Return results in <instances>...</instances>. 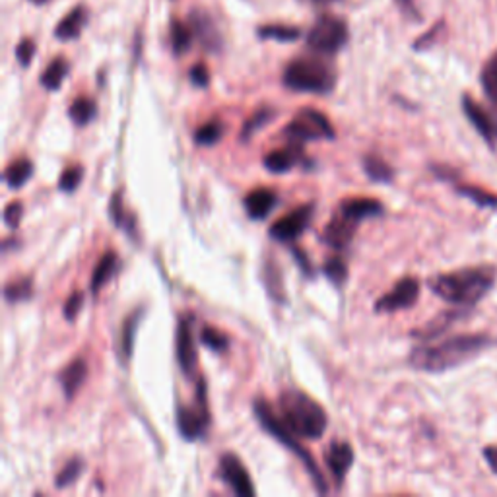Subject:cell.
I'll return each instance as SVG.
<instances>
[{
    "label": "cell",
    "instance_id": "cell-1",
    "mask_svg": "<svg viewBox=\"0 0 497 497\" xmlns=\"http://www.w3.org/2000/svg\"><path fill=\"white\" fill-rule=\"evenodd\" d=\"M492 344V336L484 333L457 335L439 344H427V346L416 348L410 354L408 362L414 369L441 373L473 360V357H476L480 352H484Z\"/></svg>",
    "mask_w": 497,
    "mask_h": 497
},
{
    "label": "cell",
    "instance_id": "cell-2",
    "mask_svg": "<svg viewBox=\"0 0 497 497\" xmlns=\"http://www.w3.org/2000/svg\"><path fill=\"white\" fill-rule=\"evenodd\" d=\"M497 268L492 265L468 267L445 274H437L430 280V289L443 301L464 309H473L486 297L495 284Z\"/></svg>",
    "mask_w": 497,
    "mask_h": 497
},
{
    "label": "cell",
    "instance_id": "cell-3",
    "mask_svg": "<svg viewBox=\"0 0 497 497\" xmlns=\"http://www.w3.org/2000/svg\"><path fill=\"white\" fill-rule=\"evenodd\" d=\"M280 416L299 439H321L328 424L323 406L299 389L280 395Z\"/></svg>",
    "mask_w": 497,
    "mask_h": 497
},
{
    "label": "cell",
    "instance_id": "cell-4",
    "mask_svg": "<svg viewBox=\"0 0 497 497\" xmlns=\"http://www.w3.org/2000/svg\"><path fill=\"white\" fill-rule=\"evenodd\" d=\"M323 57L325 54H315V57H301L289 63L284 71L286 88L317 95L333 92L336 86V71Z\"/></svg>",
    "mask_w": 497,
    "mask_h": 497
},
{
    "label": "cell",
    "instance_id": "cell-5",
    "mask_svg": "<svg viewBox=\"0 0 497 497\" xmlns=\"http://www.w3.org/2000/svg\"><path fill=\"white\" fill-rule=\"evenodd\" d=\"M255 414H257L260 425L265 427V430L270 435H274L276 439L280 441V443H284L289 451H292L294 454H297V457L301 459V463L306 464L307 473L311 474L313 484L317 486V490H319L321 493H325L328 490V486H326V480H325L323 473L319 471V466H317L315 459L311 457V453H307V449L299 443V437L284 424L282 416L280 418L276 416L274 410L270 408V404L267 403V400H262V398L255 400Z\"/></svg>",
    "mask_w": 497,
    "mask_h": 497
},
{
    "label": "cell",
    "instance_id": "cell-6",
    "mask_svg": "<svg viewBox=\"0 0 497 497\" xmlns=\"http://www.w3.org/2000/svg\"><path fill=\"white\" fill-rule=\"evenodd\" d=\"M348 24L336 16H321L311 27L307 35V45L317 54H336L348 44Z\"/></svg>",
    "mask_w": 497,
    "mask_h": 497
},
{
    "label": "cell",
    "instance_id": "cell-7",
    "mask_svg": "<svg viewBox=\"0 0 497 497\" xmlns=\"http://www.w3.org/2000/svg\"><path fill=\"white\" fill-rule=\"evenodd\" d=\"M284 134L294 142L309 141H333L335 129L328 117L317 109H301V112L287 122Z\"/></svg>",
    "mask_w": 497,
    "mask_h": 497
},
{
    "label": "cell",
    "instance_id": "cell-8",
    "mask_svg": "<svg viewBox=\"0 0 497 497\" xmlns=\"http://www.w3.org/2000/svg\"><path fill=\"white\" fill-rule=\"evenodd\" d=\"M210 414L206 406V389L204 383H199L197 391V406H181L177 412V425L179 432L187 441H195L204 435L206 427H209Z\"/></svg>",
    "mask_w": 497,
    "mask_h": 497
},
{
    "label": "cell",
    "instance_id": "cell-9",
    "mask_svg": "<svg viewBox=\"0 0 497 497\" xmlns=\"http://www.w3.org/2000/svg\"><path fill=\"white\" fill-rule=\"evenodd\" d=\"M313 216V204H303L299 209L287 212L278 222L270 226V238L276 241H294L297 239L303 231L307 229Z\"/></svg>",
    "mask_w": 497,
    "mask_h": 497
},
{
    "label": "cell",
    "instance_id": "cell-10",
    "mask_svg": "<svg viewBox=\"0 0 497 497\" xmlns=\"http://www.w3.org/2000/svg\"><path fill=\"white\" fill-rule=\"evenodd\" d=\"M420 297V282L416 278H403L396 282V286L391 289L389 294H385L377 303L375 311L377 313H395L400 309H408Z\"/></svg>",
    "mask_w": 497,
    "mask_h": 497
},
{
    "label": "cell",
    "instance_id": "cell-11",
    "mask_svg": "<svg viewBox=\"0 0 497 497\" xmlns=\"http://www.w3.org/2000/svg\"><path fill=\"white\" fill-rule=\"evenodd\" d=\"M461 103H463V112H464L466 119L471 121L476 132L484 138L490 148L497 150V121H495V117L490 112H486V109L482 107L474 98H471L468 93L463 95Z\"/></svg>",
    "mask_w": 497,
    "mask_h": 497
},
{
    "label": "cell",
    "instance_id": "cell-12",
    "mask_svg": "<svg viewBox=\"0 0 497 497\" xmlns=\"http://www.w3.org/2000/svg\"><path fill=\"white\" fill-rule=\"evenodd\" d=\"M177 362L181 365L185 375H195L197 365H199V356H197V344L195 335H192V317H183L177 326Z\"/></svg>",
    "mask_w": 497,
    "mask_h": 497
},
{
    "label": "cell",
    "instance_id": "cell-13",
    "mask_svg": "<svg viewBox=\"0 0 497 497\" xmlns=\"http://www.w3.org/2000/svg\"><path fill=\"white\" fill-rule=\"evenodd\" d=\"M219 476H222L226 484L238 495H241V497L255 495L253 480H251V476H248L243 463L236 457V454L228 453L222 459H219Z\"/></svg>",
    "mask_w": 497,
    "mask_h": 497
},
{
    "label": "cell",
    "instance_id": "cell-14",
    "mask_svg": "<svg viewBox=\"0 0 497 497\" xmlns=\"http://www.w3.org/2000/svg\"><path fill=\"white\" fill-rule=\"evenodd\" d=\"M357 224H360L357 219L350 218L348 214H344L342 210H336L333 219H330L328 226L325 228L323 239L335 248H346L354 239Z\"/></svg>",
    "mask_w": 497,
    "mask_h": 497
},
{
    "label": "cell",
    "instance_id": "cell-15",
    "mask_svg": "<svg viewBox=\"0 0 497 497\" xmlns=\"http://www.w3.org/2000/svg\"><path fill=\"white\" fill-rule=\"evenodd\" d=\"M325 463H326V468L330 471V474H333L335 480L340 484L344 476L348 474L350 466L354 463L352 445L346 443V441H336V443H333L326 449Z\"/></svg>",
    "mask_w": 497,
    "mask_h": 497
},
{
    "label": "cell",
    "instance_id": "cell-16",
    "mask_svg": "<svg viewBox=\"0 0 497 497\" xmlns=\"http://www.w3.org/2000/svg\"><path fill=\"white\" fill-rule=\"evenodd\" d=\"M303 148L299 142H294L289 146L272 150L270 154L265 158V168L272 173H287L289 170H294L296 165L303 160Z\"/></svg>",
    "mask_w": 497,
    "mask_h": 497
},
{
    "label": "cell",
    "instance_id": "cell-17",
    "mask_svg": "<svg viewBox=\"0 0 497 497\" xmlns=\"http://www.w3.org/2000/svg\"><path fill=\"white\" fill-rule=\"evenodd\" d=\"M90 12L86 6H74L66 16L57 24V30H54V37L61 41H73L80 37V34L84 32V27L88 24Z\"/></svg>",
    "mask_w": 497,
    "mask_h": 497
},
{
    "label": "cell",
    "instance_id": "cell-18",
    "mask_svg": "<svg viewBox=\"0 0 497 497\" xmlns=\"http://www.w3.org/2000/svg\"><path fill=\"white\" fill-rule=\"evenodd\" d=\"M276 202H278V195L272 189H255L245 199V210L248 218L265 219L274 210Z\"/></svg>",
    "mask_w": 497,
    "mask_h": 497
},
{
    "label": "cell",
    "instance_id": "cell-19",
    "mask_svg": "<svg viewBox=\"0 0 497 497\" xmlns=\"http://www.w3.org/2000/svg\"><path fill=\"white\" fill-rule=\"evenodd\" d=\"M86 377H88V364L82 360V357H76V360H73L59 373V381H61L64 396L73 398L80 391V386L84 385Z\"/></svg>",
    "mask_w": 497,
    "mask_h": 497
},
{
    "label": "cell",
    "instance_id": "cell-20",
    "mask_svg": "<svg viewBox=\"0 0 497 497\" xmlns=\"http://www.w3.org/2000/svg\"><path fill=\"white\" fill-rule=\"evenodd\" d=\"M338 210H342L344 214H348L350 218L357 219V222H362V219L365 218H375V216H381L385 212L383 204L375 199H369V197H357V199H346L342 200Z\"/></svg>",
    "mask_w": 497,
    "mask_h": 497
},
{
    "label": "cell",
    "instance_id": "cell-21",
    "mask_svg": "<svg viewBox=\"0 0 497 497\" xmlns=\"http://www.w3.org/2000/svg\"><path fill=\"white\" fill-rule=\"evenodd\" d=\"M190 27L195 35L202 41L206 49L218 51L219 49V34L216 30V24L206 12H192L190 14Z\"/></svg>",
    "mask_w": 497,
    "mask_h": 497
},
{
    "label": "cell",
    "instance_id": "cell-22",
    "mask_svg": "<svg viewBox=\"0 0 497 497\" xmlns=\"http://www.w3.org/2000/svg\"><path fill=\"white\" fill-rule=\"evenodd\" d=\"M468 311H471V309H464V307L453 309V311H443L441 315H437L434 321H430L427 325H424V326L418 328V330H414V336L422 338V340H432V338L439 336L441 333H445V330H447L454 321H461Z\"/></svg>",
    "mask_w": 497,
    "mask_h": 497
},
{
    "label": "cell",
    "instance_id": "cell-23",
    "mask_svg": "<svg viewBox=\"0 0 497 497\" xmlns=\"http://www.w3.org/2000/svg\"><path fill=\"white\" fill-rule=\"evenodd\" d=\"M119 270V255L115 251H107L100 262H98V267H95L93 274H92V292L93 294H98L100 289L112 282V278L115 276V272Z\"/></svg>",
    "mask_w": 497,
    "mask_h": 497
},
{
    "label": "cell",
    "instance_id": "cell-24",
    "mask_svg": "<svg viewBox=\"0 0 497 497\" xmlns=\"http://www.w3.org/2000/svg\"><path fill=\"white\" fill-rule=\"evenodd\" d=\"M480 84L486 93L488 102L492 103V107L497 113V51H493L488 57V61L484 63V66H482Z\"/></svg>",
    "mask_w": 497,
    "mask_h": 497
},
{
    "label": "cell",
    "instance_id": "cell-25",
    "mask_svg": "<svg viewBox=\"0 0 497 497\" xmlns=\"http://www.w3.org/2000/svg\"><path fill=\"white\" fill-rule=\"evenodd\" d=\"M68 71H71V66H68L66 59H63V57L54 59L45 68L44 74H41V86H44L49 92H57L63 86L64 78L68 76Z\"/></svg>",
    "mask_w": 497,
    "mask_h": 497
},
{
    "label": "cell",
    "instance_id": "cell-26",
    "mask_svg": "<svg viewBox=\"0 0 497 497\" xmlns=\"http://www.w3.org/2000/svg\"><path fill=\"white\" fill-rule=\"evenodd\" d=\"M454 190H457L459 195L471 199L474 204L482 206V209H495L497 210L495 192L484 190L482 187H474V185H464V183H454Z\"/></svg>",
    "mask_w": 497,
    "mask_h": 497
},
{
    "label": "cell",
    "instance_id": "cell-27",
    "mask_svg": "<svg viewBox=\"0 0 497 497\" xmlns=\"http://www.w3.org/2000/svg\"><path fill=\"white\" fill-rule=\"evenodd\" d=\"M34 173V165L30 160H16L12 161L5 171V181L10 189H20L27 183V179Z\"/></svg>",
    "mask_w": 497,
    "mask_h": 497
},
{
    "label": "cell",
    "instance_id": "cell-28",
    "mask_svg": "<svg viewBox=\"0 0 497 497\" xmlns=\"http://www.w3.org/2000/svg\"><path fill=\"white\" fill-rule=\"evenodd\" d=\"M109 214H112L113 222L117 228L124 229L127 233H131V236H134L136 231V219L132 218V214L127 212V209H124V202L121 199V192H115L113 199H112V204H109Z\"/></svg>",
    "mask_w": 497,
    "mask_h": 497
},
{
    "label": "cell",
    "instance_id": "cell-29",
    "mask_svg": "<svg viewBox=\"0 0 497 497\" xmlns=\"http://www.w3.org/2000/svg\"><path fill=\"white\" fill-rule=\"evenodd\" d=\"M192 37H195V32H192L190 25L179 20L171 22V47L175 54L187 53L192 45Z\"/></svg>",
    "mask_w": 497,
    "mask_h": 497
},
{
    "label": "cell",
    "instance_id": "cell-30",
    "mask_svg": "<svg viewBox=\"0 0 497 497\" xmlns=\"http://www.w3.org/2000/svg\"><path fill=\"white\" fill-rule=\"evenodd\" d=\"M364 170H365L367 177L377 183H389L395 177V171L391 165L377 156H367L364 160Z\"/></svg>",
    "mask_w": 497,
    "mask_h": 497
},
{
    "label": "cell",
    "instance_id": "cell-31",
    "mask_svg": "<svg viewBox=\"0 0 497 497\" xmlns=\"http://www.w3.org/2000/svg\"><path fill=\"white\" fill-rule=\"evenodd\" d=\"M142 311L136 309L134 313H131L127 319L122 323V336H121V348H122V356L124 360H129L132 356V348H134V336H136V328H138V321H141Z\"/></svg>",
    "mask_w": 497,
    "mask_h": 497
},
{
    "label": "cell",
    "instance_id": "cell-32",
    "mask_svg": "<svg viewBox=\"0 0 497 497\" xmlns=\"http://www.w3.org/2000/svg\"><path fill=\"white\" fill-rule=\"evenodd\" d=\"M84 468H86V463L82 457H74L68 461L64 466H63V471L57 474V480H54V486L57 488H68V486H73L74 482L84 474Z\"/></svg>",
    "mask_w": 497,
    "mask_h": 497
},
{
    "label": "cell",
    "instance_id": "cell-33",
    "mask_svg": "<svg viewBox=\"0 0 497 497\" xmlns=\"http://www.w3.org/2000/svg\"><path fill=\"white\" fill-rule=\"evenodd\" d=\"M32 294H34V280L30 278V276H25V278L12 280L5 287V297L10 303H18V301L30 299Z\"/></svg>",
    "mask_w": 497,
    "mask_h": 497
},
{
    "label": "cell",
    "instance_id": "cell-34",
    "mask_svg": "<svg viewBox=\"0 0 497 497\" xmlns=\"http://www.w3.org/2000/svg\"><path fill=\"white\" fill-rule=\"evenodd\" d=\"M68 115L74 121L78 127H86L88 122L95 117V103L90 98H78L73 102L71 109H68Z\"/></svg>",
    "mask_w": 497,
    "mask_h": 497
},
{
    "label": "cell",
    "instance_id": "cell-35",
    "mask_svg": "<svg viewBox=\"0 0 497 497\" xmlns=\"http://www.w3.org/2000/svg\"><path fill=\"white\" fill-rule=\"evenodd\" d=\"M222 136H224V124H222V121L212 119V121H209L206 124H202V127L195 132V141L200 146H214L216 142L222 141Z\"/></svg>",
    "mask_w": 497,
    "mask_h": 497
},
{
    "label": "cell",
    "instance_id": "cell-36",
    "mask_svg": "<svg viewBox=\"0 0 497 497\" xmlns=\"http://www.w3.org/2000/svg\"><path fill=\"white\" fill-rule=\"evenodd\" d=\"M299 35H301V32L297 30V27H289V25H265L258 30V37L282 41V44L296 41Z\"/></svg>",
    "mask_w": 497,
    "mask_h": 497
},
{
    "label": "cell",
    "instance_id": "cell-37",
    "mask_svg": "<svg viewBox=\"0 0 497 497\" xmlns=\"http://www.w3.org/2000/svg\"><path fill=\"white\" fill-rule=\"evenodd\" d=\"M200 342L206 348H210L214 352H226L229 348V338L212 326H202Z\"/></svg>",
    "mask_w": 497,
    "mask_h": 497
},
{
    "label": "cell",
    "instance_id": "cell-38",
    "mask_svg": "<svg viewBox=\"0 0 497 497\" xmlns=\"http://www.w3.org/2000/svg\"><path fill=\"white\" fill-rule=\"evenodd\" d=\"M325 274L335 286H342L348 278V265L340 257H330L325 262Z\"/></svg>",
    "mask_w": 497,
    "mask_h": 497
},
{
    "label": "cell",
    "instance_id": "cell-39",
    "mask_svg": "<svg viewBox=\"0 0 497 497\" xmlns=\"http://www.w3.org/2000/svg\"><path fill=\"white\" fill-rule=\"evenodd\" d=\"M265 284L268 294L274 299H284V289H282V274L280 270L274 267V262H268L267 272H265Z\"/></svg>",
    "mask_w": 497,
    "mask_h": 497
},
{
    "label": "cell",
    "instance_id": "cell-40",
    "mask_svg": "<svg viewBox=\"0 0 497 497\" xmlns=\"http://www.w3.org/2000/svg\"><path fill=\"white\" fill-rule=\"evenodd\" d=\"M82 179H84V168L82 165H73V168H68L61 179H59V189L63 192H73L78 189V185L82 183Z\"/></svg>",
    "mask_w": 497,
    "mask_h": 497
},
{
    "label": "cell",
    "instance_id": "cell-41",
    "mask_svg": "<svg viewBox=\"0 0 497 497\" xmlns=\"http://www.w3.org/2000/svg\"><path fill=\"white\" fill-rule=\"evenodd\" d=\"M274 117V112H270V109H265V112H258L255 117L248 119L245 122V127H243V132H241V138L245 141V138L248 136H253L258 129L265 127V124Z\"/></svg>",
    "mask_w": 497,
    "mask_h": 497
},
{
    "label": "cell",
    "instance_id": "cell-42",
    "mask_svg": "<svg viewBox=\"0 0 497 497\" xmlns=\"http://www.w3.org/2000/svg\"><path fill=\"white\" fill-rule=\"evenodd\" d=\"M441 32H445V22H437L430 32L424 34L422 37H418L416 44H414V49H416V51H424V49L434 47Z\"/></svg>",
    "mask_w": 497,
    "mask_h": 497
},
{
    "label": "cell",
    "instance_id": "cell-43",
    "mask_svg": "<svg viewBox=\"0 0 497 497\" xmlns=\"http://www.w3.org/2000/svg\"><path fill=\"white\" fill-rule=\"evenodd\" d=\"M82 306H84V294L82 292H74L71 297L66 299L64 303V307H63V315H64V319L66 321H74Z\"/></svg>",
    "mask_w": 497,
    "mask_h": 497
},
{
    "label": "cell",
    "instance_id": "cell-44",
    "mask_svg": "<svg viewBox=\"0 0 497 497\" xmlns=\"http://www.w3.org/2000/svg\"><path fill=\"white\" fill-rule=\"evenodd\" d=\"M22 216H24V206L20 200L10 202L5 209V222L10 229H16L20 226Z\"/></svg>",
    "mask_w": 497,
    "mask_h": 497
},
{
    "label": "cell",
    "instance_id": "cell-45",
    "mask_svg": "<svg viewBox=\"0 0 497 497\" xmlns=\"http://www.w3.org/2000/svg\"><path fill=\"white\" fill-rule=\"evenodd\" d=\"M35 57V44H34V39L30 37H25L22 39L18 47H16V59L20 61L22 66H27Z\"/></svg>",
    "mask_w": 497,
    "mask_h": 497
},
{
    "label": "cell",
    "instance_id": "cell-46",
    "mask_svg": "<svg viewBox=\"0 0 497 497\" xmlns=\"http://www.w3.org/2000/svg\"><path fill=\"white\" fill-rule=\"evenodd\" d=\"M189 78L197 88H206V86H209V82H210V73L204 64H195L190 68Z\"/></svg>",
    "mask_w": 497,
    "mask_h": 497
},
{
    "label": "cell",
    "instance_id": "cell-47",
    "mask_svg": "<svg viewBox=\"0 0 497 497\" xmlns=\"http://www.w3.org/2000/svg\"><path fill=\"white\" fill-rule=\"evenodd\" d=\"M484 459L488 461L492 473L497 474V445H488L484 447Z\"/></svg>",
    "mask_w": 497,
    "mask_h": 497
},
{
    "label": "cell",
    "instance_id": "cell-48",
    "mask_svg": "<svg viewBox=\"0 0 497 497\" xmlns=\"http://www.w3.org/2000/svg\"><path fill=\"white\" fill-rule=\"evenodd\" d=\"M306 3H309L313 6H330L335 3H340V0H306Z\"/></svg>",
    "mask_w": 497,
    "mask_h": 497
},
{
    "label": "cell",
    "instance_id": "cell-49",
    "mask_svg": "<svg viewBox=\"0 0 497 497\" xmlns=\"http://www.w3.org/2000/svg\"><path fill=\"white\" fill-rule=\"evenodd\" d=\"M396 3L403 6L404 10H412L414 8V0H396Z\"/></svg>",
    "mask_w": 497,
    "mask_h": 497
},
{
    "label": "cell",
    "instance_id": "cell-50",
    "mask_svg": "<svg viewBox=\"0 0 497 497\" xmlns=\"http://www.w3.org/2000/svg\"><path fill=\"white\" fill-rule=\"evenodd\" d=\"M30 3H32V5H35V6H44V5L53 3V0H30Z\"/></svg>",
    "mask_w": 497,
    "mask_h": 497
}]
</instances>
